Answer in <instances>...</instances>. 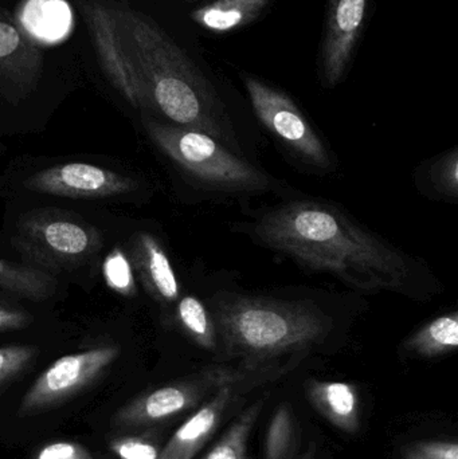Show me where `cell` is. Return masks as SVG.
Wrapping results in <instances>:
<instances>
[{
    "mask_svg": "<svg viewBox=\"0 0 458 459\" xmlns=\"http://www.w3.org/2000/svg\"><path fill=\"white\" fill-rule=\"evenodd\" d=\"M72 10L66 0H26L19 23L24 34L42 43L64 39L72 29Z\"/></svg>",
    "mask_w": 458,
    "mask_h": 459,
    "instance_id": "obj_15",
    "label": "cell"
},
{
    "mask_svg": "<svg viewBox=\"0 0 458 459\" xmlns=\"http://www.w3.org/2000/svg\"><path fill=\"white\" fill-rule=\"evenodd\" d=\"M403 459H458L456 441L416 442L403 447Z\"/></svg>",
    "mask_w": 458,
    "mask_h": 459,
    "instance_id": "obj_26",
    "label": "cell"
},
{
    "mask_svg": "<svg viewBox=\"0 0 458 459\" xmlns=\"http://www.w3.org/2000/svg\"><path fill=\"white\" fill-rule=\"evenodd\" d=\"M34 459H93L82 445L75 442H54L42 447Z\"/></svg>",
    "mask_w": 458,
    "mask_h": 459,
    "instance_id": "obj_27",
    "label": "cell"
},
{
    "mask_svg": "<svg viewBox=\"0 0 458 459\" xmlns=\"http://www.w3.org/2000/svg\"><path fill=\"white\" fill-rule=\"evenodd\" d=\"M266 247L307 269L335 275L366 291H394L422 299L424 282L410 256L363 229L333 204L293 201L266 212L255 226Z\"/></svg>",
    "mask_w": 458,
    "mask_h": 459,
    "instance_id": "obj_1",
    "label": "cell"
},
{
    "mask_svg": "<svg viewBox=\"0 0 458 459\" xmlns=\"http://www.w3.org/2000/svg\"><path fill=\"white\" fill-rule=\"evenodd\" d=\"M107 4L126 101L156 110L175 126L210 134L242 156L225 104L190 56L150 16L109 0Z\"/></svg>",
    "mask_w": 458,
    "mask_h": 459,
    "instance_id": "obj_2",
    "label": "cell"
},
{
    "mask_svg": "<svg viewBox=\"0 0 458 459\" xmlns=\"http://www.w3.org/2000/svg\"><path fill=\"white\" fill-rule=\"evenodd\" d=\"M370 0H328L320 50V73L325 86L343 81L362 37Z\"/></svg>",
    "mask_w": 458,
    "mask_h": 459,
    "instance_id": "obj_10",
    "label": "cell"
},
{
    "mask_svg": "<svg viewBox=\"0 0 458 459\" xmlns=\"http://www.w3.org/2000/svg\"><path fill=\"white\" fill-rule=\"evenodd\" d=\"M27 190L72 199H102L136 190L134 179L86 163H66L32 175Z\"/></svg>",
    "mask_w": 458,
    "mask_h": 459,
    "instance_id": "obj_11",
    "label": "cell"
},
{
    "mask_svg": "<svg viewBox=\"0 0 458 459\" xmlns=\"http://www.w3.org/2000/svg\"><path fill=\"white\" fill-rule=\"evenodd\" d=\"M42 58L30 38L0 10V78L15 86H27L39 73Z\"/></svg>",
    "mask_w": 458,
    "mask_h": 459,
    "instance_id": "obj_14",
    "label": "cell"
},
{
    "mask_svg": "<svg viewBox=\"0 0 458 459\" xmlns=\"http://www.w3.org/2000/svg\"><path fill=\"white\" fill-rule=\"evenodd\" d=\"M110 452L120 459H158L160 449L142 437H120L110 441Z\"/></svg>",
    "mask_w": 458,
    "mask_h": 459,
    "instance_id": "obj_25",
    "label": "cell"
},
{
    "mask_svg": "<svg viewBox=\"0 0 458 459\" xmlns=\"http://www.w3.org/2000/svg\"><path fill=\"white\" fill-rule=\"evenodd\" d=\"M134 266L142 275L148 293L163 304H171L180 296L177 273L159 240L147 232H140L134 245Z\"/></svg>",
    "mask_w": 458,
    "mask_h": 459,
    "instance_id": "obj_13",
    "label": "cell"
},
{
    "mask_svg": "<svg viewBox=\"0 0 458 459\" xmlns=\"http://www.w3.org/2000/svg\"><path fill=\"white\" fill-rule=\"evenodd\" d=\"M29 323V316L19 310L0 307V333L24 328Z\"/></svg>",
    "mask_w": 458,
    "mask_h": 459,
    "instance_id": "obj_28",
    "label": "cell"
},
{
    "mask_svg": "<svg viewBox=\"0 0 458 459\" xmlns=\"http://www.w3.org/2000/svg\"><path fill=\"white\" fill-rule=\"evenodd\" d=\"M37 356V348L29 345L0 347V387L18 377Z\"/></svg>",
    "mask_w": 458,
    "mask_h": 459,
    "instance_id": "obj_24",
    "label": "cell"
},
{
    "mask_svg": "<svg viewBox=\"0 0 458 459\" xmlns=\"http://www.w3.org/2000/svg\"><path fill=\"white\" fill-rule=\"evenodd\" d=\"M271 0H215L191 13V19L212 34L236 31L255 22Z\"/></svg>",
    "mask_w": 458,
    "mask_h": 459,
    "instance_id": "obj_16",
    "label": "cell"
},
{
    "mask_svg": "<svg viewBox=\"0 0 458 459\" xmlns=\"http://www.w3.org/2000/svg\"><path fill=\"white\" fill-rule=\"evenodd\" d=\"M458 347V313L440 316L416 333L409 336L402 344L405 353L417 358L433 359L449 355Z\"/></svg>",
    "mask_w": 458,
    "mask_h": 459,
    "instance_id": "obj_17",
    "label": "cell"
},
{
    "mask_svg": "<svg viewBox=\"0 0 458 459\" xmlns=\"http://www.w3.org/2000/svg\"><path fill=\"white\" fill-rule=\"evenodd\" d=\"M266 401L268 395L257 399L246 409L237 412L228 430L201 459H250V434L265 407Z\"/></svg>",
    "mask_w": 458,
    "mask_h": 459,
    "instance_id": "obj_18",
    "label": "cell"
},
{
    "mask_svg": "<svg viewBox=\"0 0 458 459\" xmlns=\"http://www.w3.org/2000/svg\"><path fill=\"white\" fill-rule=\"evenodd\" d=\"M0 286L16 296L43 299L53 290L54 281L39 270L0 259Z\"/></svg>",
    "mask_w": 458,
    "mask_h": 459,
    "instance_id": "obj_21",
    "label": "cell"
},
{
    "mask_svg": "<svg viewBox=\"0 0 458 459\" xmlns=\"http://www.w3.org/2000/svg\"><path fill=\"white\" fill-rule=\"evenodd\" d=\"M298 423L289 404H280L272 415L264 446L265 459H312L307 453L298 457Z\"/></svg>",
    "mask_w": 458,
    "mask_h": 459,
    "instance_id": "obj_19",
    "label": "cell"
},
{
    "mask_svg": "<svg viewBox=\"0 0 458 459\" xmlns=\"http://www.w3.org/2000/svg\"><path fill=\"white\" fill-rule=\"evenodd\" d=\"M430 179L438 193L449 198L458 195V152L454 148L451 152L438 159L430 169Z\"/></svg>",
    "mask_w": 458,
    "mask_h": 459,
    "instance_id": "obj_23",
    "label": "cell"
},
{
    "mask_svg": "<svg viewBox=\"0 0 458 459\" xmlns=\"http://www.w3.org/2000/svg\"><path fill=\"white\" fill-rule=\"evenodd\" d=\"M306 395L314 409L346 434L360 430V399L357 387L346 382L309 380Z\"/></svg>",
    "mask_w": 458,
    "mask_h": 459,
    "instance_id": "obj_12",
    "label": "cell"
},
{
    "mask_svg": "<svg viewBox=\"0 0 458 459\" xmlns=\"http://www.w3.org/2000/svg\"><path fill=\"white\" fill-rule=\"evenodd\" d=\"M218 342L239 368L264 372L274 379L298 363L330 333L331 321L308 302L233 296L214 305Z\"/></svg>",
    "mask_w": 458,
    "mask_h": 459,
    "instance_id": "obj_3",
    "label": "cell"
},
{
    "mask_svg": "<svg viewBox=\"0 0 458 459\" xmlns=\"http://www.w3.org/2000/svg\"><path fill=\"white\" fill-rule=\"evenodd\" d=\"M145 129L156 145L201 185L222 193H265L268 174L229 150L210 134L147 118Z\"/></svg>",
    "mask_w": 458,
    "mask_h": 459,
    "instance_id": "obj_4",
    "label": "cell"
},
{
    "mask_svg": "<svg viewBox=\"0 0 458 459\" xmlns=\"http://www.w3.org/2000/svg\"><path fill=\"white\" fill-rule=\"evenodd\" d=\"M244 371L237 366L207 367L185 379L137 396L116 411L112 425L117 429H147L194 412L218 387Z\"/></svg>",
    "mask_w": 458,
    "mask_h": 459,
    "instance_id": "obj_5",
    "label": "cell"
},
{
    "mask_svg": "<svg viewBox=\"0 0 458 459\" xmlns=\"http://www.w3.org/2000/svg\"><path fill=\"white\" fill-rule=\"evenodd\" d=\"M102 275L108 288L117 294L134 297L136 294V281L128 256L121 248L116 247L105 256Z\"/></svg>",
    "mask_w": 458,
    "mask_h": 459,
    "instance_id": "obj_22",
    "label": "cell"
},
{
    "mask_svg": "<svg viewBox=\"0 0 458 459\" xmlns=\"http://www.w3.org/2000/svg\"><path fill=\"white\" fill-rule=\"evenodd\" d=\"M13 240L27 258L59 269L82 264L102 245L96 229L56 212H38L24 218Z\"/></svg>",
    "mask_w": 458,
    "mask_h": 459,
    "instance_id": "obj_6",
    "label": "cell"
},
{
    "mask_svg": "<svg viewBox=\"0 0 458 459\" xmlns=\"http://www.w3.org/2000/svg\"><path fill=\"white\" fill-rule=\"evenodd\" d=\"M264 372H244L217 388L214 394L191 414L160 450L158 459H194L209 444L229 417L241 411L245 396L255 388L273 382Z\"/></svg>",
    "mask_w": 458,
    "mask_h": 459,
    "instance_id": "obj_9",
    "label": "cell"
},
{
    "mask_svg": "<svg viewBox=\"0 0 458 459\" xmlns=\"http://www.w3.org/2000/svg\"><path fill=\"white\" fill-rule=\"evenodd\" d=\"M245 86L258 120L293 156L317 171L333 169L324 142L287 93L255 77H245Z\"/></svg>",
    "mask_w": 458,
    "mask_h": 459,
    "instance_id": "obj_7",
    "label": "cell"
},
{
    "mask_svg": "<svg viewBox=\"0 0 458 459\" xmlns=\"http://www.w3.org/2000/svg\"><path fill=\"white\" fill-rule=\"evenodd\" d=\"M177 320L185 333L198 347L206 351L218 348V334L214 318L195 296H186L177 304Z\"/></svg>",
    "mask_w": 458,
    "mask_h": 459,
    "instance_id": "obj_20",
    "label": "cell"
},
{
    "mask_svg": "<svg viewBox=\"0 0 458 459\" xmlns=\"http://www.w3.org/2000/svg\"><path fill=\"white\" fill-rule=\"evenodd\" d=\"M120 352V348L110 345L62 356L48 367L24 394L18 417L40 414L69 401L102 377Z\"/></svg>",
    "mask_w": 458,
    "mask_h": 459,
    "instance_id": "obj_8",
    "label": "cell"
}]
</instances>
